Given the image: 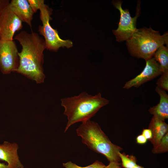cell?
<instances>
[{
    "instance_id": "obj_16",
    "label": "cell",
    "mask_w": 168,
    "mask_h": 168,
    "mask_svg": "<svg viewBox=\"0 0 168 168\" xmlns=\"http://www.w3.org/2000/svg\"><path fill=\"white\" fill-rule=\"evenodd\" d=\"M168 152V132L161 139L159 144L153 148L152 152L154 154L162 153Z\"/></svg>"
},
{
    "instance_id": "obj_17",
    "label": "cell",
    "mask_w": 168,
    "mask_h": 168,
    "mask_svg": "<svg viewBox=\"0 0 168 168\" xmlns=\"http://www.w3.org/2000/svg\"><path fill=\"white\" fill-rule=\"evenodd\" d=\"M63 167L66 168H104L105 166L101 162L98 160L95 161L92 164L85 167L78 166L71 161L63 164Z\"/></svg>"
},
{
    "instance_id": "obj_18",
    "label": "cell",
    "mask_w": 168,
    "mask_h": 168,
    "mask_svg": "<svg viewBox=\"0 0 168 168\" xmlns=\"http://www.w3.org/2000/svg\"><path fill=\"white\" fill-rule=\"evenodd\" d=\"M157 81V86L165 90L168 91V72H163Z\"/></svg>"
},
{
    "instance_id": "obj_14",
    "label": "cell",
    "mask_w": 168,
    "mask_h": 168,
    "mask_svg": "<svg viewBox=\"0 0 168 168\" xmlns=\"http://www.w3.org/2000/svg\"><path fill=\"white\" fill-rule=\"evenodd\" d=\"M153 58L159 64L163 72H168V47L162 45L156 50Z\"/></svg>"
},
{
    "instance_id": "obj_10",
    "label": "cell",
    "mask_w": 168,
    "mask_h": 168,
    "mask_svg": "<svg viewBox=\"0 0 168 168\" xmlns=\"http://www.w3.org/2000/svg\"><path fill=\"white\" fill-rule=\"evenodd\" d=\"M18 149L16 143L4 141L0 144V160L6 162L9 168H24L18 155Z\"/></svg>"
},
{
    "instance_id": "obj_11",
    "label": "cell",
    "mask_w": 168,
    "mask_h": 168,
    "mask_svg": "<svg viewBox=\"0 0 168 168\" xmlns=\"http://www.w3.org/2000/svg\"><path fill=\"white\" fill-rule=\"evenodd\" d=\"M9 6L19 19L32 28V21L34 13L27 0H12Z\"/></svg>"
},
{
    "instance_id": "obj_22",
    "label": "cell",
    "mask_w": 168,
    "mask_h": 168,
    "mask_svg": "<svg viewBox=\"0 0 168 168\" xmlns=\"http://www.w3.org/2000/svg\"><path fill=\"white\" fill-rule=\"evenodd\" d=\"M137 143L140 144H145L147 141V139L142 134L138 136L136 138Z\"/></svg>"
},
{
    "instance_id": "obj_12",
    "label": "cell",
    "mask_w": 168,
    "mask_h": 168,
    "mask_svg": "<svg viewBox=\"0 0 168 168\" xmlns=\"http://www.w3.org/2000/svg\"><path fill=\"white\" fill-rule=\"evenodd\" d=\"M155 91L159 96V102L156 105L150 107L148 111L153 116L165 121L168 119V95L166 91L157 86Z\"/></svg>"
},
{
    "instance_id": "obj_13",
    "label": "cell",
    "mask_w": 168,
    "mask_h": 168,
    "mask_svg": "<svg viewBox=\"0 0 168 168\" xmlns=\"http://www.w3.org/2000/svg\"><path fill=\"white\" fill-rule=\"evenodd\" d=\"M152 133V138L149 141L153 147L159 144L161 139L168 132V125L165 122L153 116L149 124L148 128Z\"/></svg>"
},
{
    "instance_id": "obj_15",
    "label": "cell",
    "mask_w": 168,
    "mask_h": 168,
    "mask_svg": "<svg viewBox=\"0 0 168 168\" xmlns=\"http://www.w3.org/2000/svg\"><path fill=\"white\" fill-rule=\"evenodd\" d=\"M122 167L124 168H133L137 165V160L136 157L133 155H127L121 152L119 153Z\"/></svg>"
},
{
    "instance_id": "obj_23",
    "label": "cell",
    "mask_w": 168,
    "mask_h": 168,
    "mask_svg": "<svg viewBox=\"0 0 168 168\" xmlns=\"http://www.w3.org/2000/svg\"><path fill=\"white\" fill-rule=\"evenodd\" d=\"M10 2L8 0H0V14Z\"/></svg>"
},
{
    "instance_id": "obj_6",
    "label": "cell",
    "mask_w": 168,
    "mask_h": 168,
    "mask_svg": "<svg viewBox=\"0 0 168 168\" xmlns=\"http://www.w3.org/2000/svg\"><path fill=\"white\" fill-rule=\"evenodd\" d=\"M114 7L118 9L120 13V19L118 26L116 30H113L116 40L120 42L129 39L137 28L136 23L137 19L140 14V3H138L135 17H131L128 10L123 9L122 7V1L114 0L112 2Z\"/></svg>"
},
{
    "instance_id": "obj_2",
    "label": "cell",
    "mask_w": 168,
    "mask_h": 168,
    "mask_svg": "<svg viewBox=\"0 0 168 168\" xmlns=\"http://www.w3.org/2000/svg\"><path fill=\"white\" fill-rule=\"evenodd\" d=\"M61 101V105L64 108L63 114L68 120L64 132L76 123L90 120L109 102L102 96L100 93L92 96L86 92L77 96L62 98Z\"/></svg>"
},
{
    "instance_id": "obj_4",
    "label": "cell",
    "mask_w": 168,
    "mask_h": 168,
    "mask_svg": "<svg viewBox=\"0 0 168 168\" xmlns=\"http://www.w3.org/2000/svg\"><path fill=\"white\" fill-rule=\"evenodd\" d=\"M168 39L167 32L161 35L151 27H143L137 29L126 44L131 55L146 60L152 58L161 46L166 44L168 47Z\"/></svg>"
},
{
    "instance_id": "obj_1",
    "label": "cell",
    "mask_w": 168,
    "mask_h": 168,
    "mask_svg": "<svg viewBox=\"0 0 168 168\" xmlns=\"http://www.w3.org/2000/svg\"><path fill=\"white\" fill-rule=\"evenodd\" d=\"M14 39L22 46L18 53L19 64L16 72L37 84L44 82L45 77L43 68V52L46 49L44 40L37 33L24 30L16 35Z\"/></svg>"
},
{
    "instance_id": "obj_24",
    "label": "cell",
    "mask_w": 168,
    "mask_h": 168,
    "mask_svg": "<svg viewBox=\"0 0 168 168\" xmlns=\"http://www.w3.org/2000/svg\"><path fill=\"white\" fill-rule=\"evenodd\" d=\"M0 168H9L7 165L0 162Z\"/></svg>"
},
{
    "instance_id": "obj_9",
    "label": "cell",
    "mask_w": 168,
    "mask_h": 168,
    "mask_svg": "<svg viewBox=\"0 0 168 168\" xmlns=\"http://www.w3.org/2000/svg\"><path fill=\"white\" fill-rule=\"evenodd\" d=\"M145 61L146 66L143 70L135 77L127 82L123 87L124 89L138 88L161 74L162 72L160 66L153 57Z\"/></svg>"
},
{
    "instance_id": "obj_25",
    "label": "cell",
    "mask_w": 168,
    "mask_h": 168,
    "mask_svg": "<svg viewBox=\"0 0 168 168\" xmlns=\"http://www.w3.org/2000/svg\"><path fill=\"white\" fill-rule=\"evenodd\" d=\"M133 168H144L143 166H141L137 164Z\"/></svg>"
},
{
    "instance_id": "obj_8",
    "label": "cell",
    "mask_w": 168,
    "mask_h": 168,
    "mask_svg": "<svg viewBox=\"0 0 168 168\" xmlns=\"http://www.w3.org/2000/svg\"><path fill=\"white\" fill-rule=\"evenodd\" d=\"M9 4L0 14V40H13L15 32L23 27L22 21L13 12Z\"/></svg>"
},
{
    "instance_id": "obj_3",
    "label": "cell",
    "mask_w": 168,
    "mask_h": 168,
    "mask_svg": "<svg viewBox=\"0 0 168 168\" xmlns=\"http://www.w3.org/2000/svg\"><path fill=\"white\" fill-rule=\"evenodd\" d=\"M76 131L82 142L90 149L104 156L109 162H120L119 153L123 148L111 142L97 122L90 119L84 121Z\"/></svg>"
},
{
    "instance_id": "obj_7",
    "label": "cell",
    "mask_w": 168,
    "mask_h": 168,
    "mask_svg": "<svg viewBox=\"0 0 168 168\" xmlns=\"http://www.w3.org/2000/svg\"><path fill=\"white\" fill-rule=\"evenodd\" d=\"M15 42L0 40V70L4 74L16 72L19 57Z\"/></svg>"
},
{
    "instance_id": "obj_20",
    "label": "cell",
    "mask_w": 168,
    "mask_h": 168,
    "mask_svg": "<svg viewBox=\"0 0 168 168\" xmlns=\"http://www.w3.org/2000/svg\"><path fill=\"white\" fill-rule=\"evenodd\" d=\"M147 139L150 140L152 138V134L151 131L149 129H143L142 134Z\"/></svg>"
},
{
    "instance_id": "obj_19",
    "label": "cell",
    "mask_w": 168,
    "mask_h": 168,
    "mask_svg": "<svg viewBox=\"0 0 168 168\" xmlns=\"http://www.w3.org/2000/svg\"><path fill=\"white\" fill-rule=\"evenodd\" d=\"M33 12H36L40 10L42 5L44 3V0H27Z\"/></svg>"
},
{
    "instance_id": "obj_5",
    "label": "cell",
    "mask_w": 168,
    "mask_h": 168,
    "mask_svg": "<svg viewBox=\"0 0 168 168\" xmlns=\"http://www.w3.org/2000/svg\"><path fill=\"white\" fill-rule=\"evenodd\" d=\"M39 10L40 19L42 25L39 26L38 31L44 38L46 49L57 52L60 47L68 49L72 47L73 46L72 41L61 39L57 30L53 28L50 25L49 21L52 19L50 16L52 14V9L44 3Z\"/></svg>"
},
{
    "instance_id": "obj_21",
    "label": "cell",
    "mask_w": 168,
    "mask_h": 168,
    "mask_svg": "<svg viewBox=\"0 0 168 168\" xmlns=\"http://www.w3.org/2000/svg\"><path fill=\"white\" fill-rule=\"evenodd\" d=\"M122 167L121 163L119 162H110L109 164L104 168H121Z\"/></svg>"
}]
</instances>
